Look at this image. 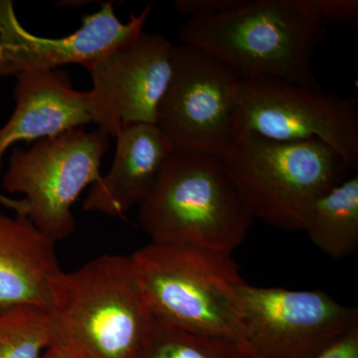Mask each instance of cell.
Here are the masks:
<instances>
[{"instance_id":"6da1fadb","label":"cell","mask_w":358,"mask_h":358,"mask_svg":"<svg viewBox=\"0 0 358 358\" xmlns=\"http://www.w3.org/2000/svg\"><path fill=\"white\" fill-rule=\"evenodd\" d=\"M51 346L72 358H138L152 331L131 256L96 257L51 284Z\"/></svg>"},{"instance_id":"7a4b0ae2","label":"cell","mask_w":358,"mask_h":358,"mask_svg":"<svg viewBox=\"0 0 358 358\" xmlns=\"http://www.w3.org/2000/svg\"><path fill=\"white\" fill-rule=\"evenodd\" d=\"M150 242L232 254L255 218L220 157L173 150L138 204Z\"/></svg>"},{"instance_id":"3957f363","label":"cell","mask_w":358,"mask_h":358,"mask_svg":"<svg viewBox=\"0 0 358 358\" xmlns=\"http://www.w3.org/2000/svg\"><path fill=\"white\" fill-rule=\"evenodd\" d=\"M181 43L208 54L243 78H275L322 90L313 71L327 28L301 14L296 0H247L228 13L192 17Z\"/></svg>"},{"instance_id":"277c9868","label":"cell","mask_w":358,"mask_h":358,"mask_svg":"<svg viewBox=\"0 0 358 358\" xmlns=\"http://www.w3.org/2000/svg\"><path fill=\"white\" fill-rule=\"evenodd\" d=\"M254 218L305 231L315 202L350 178V166L317 140L285 143L237 133L221 157Z\"/></svg>"},{"instance_id":"5b68a950","label":"cell","mask_w":358,"mask_h":358,"mask_svg":"<svg viewBox=\"0 0 358 358\" xmlns=\"http://www.w3.org/2000/svg\"><path fill=\"white\" fill-rule=\"evenodd\" d=\"M131 258L155 319L237 345L245 281L232 254L150 242Z\"/></svg>"},{"instance_id":"8992f818","label":"cell","mask_w":358,"mask_h":358,"mask_svg":"<svg viewBox=\"0 0 358 358\" xmlns=\"http://www.w3.org/2000/svg\"><path fill=\"white\" fill-rule=\"evenodd\" d=\"M110 138L99 129L78 128L36 141L28 150L13 148L4 189L24 195L27 217L54 241L66 239L76 229L73 205L85 188L102 178Z\"/></svg>"},{"instance_id":"52a82bcc","label":"cell","mask_w":358,"mask_h":358,"mask_svg":"<svg viewBox=\"0 0 358 358\" xmlns=\"http://www.w3.org/2000/svg\"><path fill=\"white\" fill-rule=\"evenodd\" d=\"M241 131L285 143L322 141L357 171L358 101L353 96L275 78H243L234 115V133Z\"/></svg>"},{"instance_id":"ba28073f","label":"cell","mask_w":358,"mask_h":358,"mask_svg":"<svg viewBox=\"0 0 358 358\" xmlns=\"http://www.w3.org/2000/svg\"><path fill=\"white\" fill-rule=\"evenodd\" d=\"M237 346L246 358H313L358 324L357 308L324 291L239 289Z\"/></svg>"},{"instance_id":"9c48e42d","label":"cell","mask_w":358,"mask_h":358,"mask_svg":"<svg viewBox=\"0 0 358 358\" xmlns=\"http://www.w3.org/2000/svg\"><path fill=\"white\" fill-rule=\"evenodd\" d=\"M242 79L208 54L176 45L173 77L157 121L174 150L223 157L234 138L235 106Z\"/></svg>"},{"instance_id":"30bf717a","label":"cell","mask_w":358,"mask_h":358,"mask_svg":"<svg viewBox=\"0 0 358 358\" xmlns=\"http://www.w3.org/2000/svg\"><path fill=\"white\" fill-rule=\"evenodd\" d=\"M176 44L143 31L90 67L93 124L114 136L127 124H157V110L173 77Z\"/></svg>"},{"instance_id":"8fae6325","label":"cell","mask_w":358,"mask_h":358,"mask_svg":"<svg viewBox=\"0 0 358 358\" xmlns=\"http://www.w3.org/2000/svg\"><path fill=\"white\" fill-rule=\"evenodd\" d=\"M152 7L148 4L124 23L115 15L114 3L105 2L95 13L84 17L77 31L60 38H47L32 34L21 25L13 1L0 0V78L57 70L70 64L89 70L98 59L140 36Z\"/></svg>"},{"instance_id":"7c38bea8","label":"cell","mask_w":358,"mask_h":358,"mask_svg":"<svg viewBox=\"0 0 358 358\" xmlns=\"http://www.w3.org/2000/svg\"><path fill=\"white\" fill-rule=\"evenodd\" d=\"M16 79L15 110L0 129V169L14 143L54 138L93 124L90 92L73 88L62 71L23 72Z\"/></svg>"},{"instance_id":"4fadbf2b","label":"cell","mask_w":358,"mask_h":358,"mask_svg":"<svg viewBox=\"0 0 358 358\" xmlns=\"http://www.w3.org/2000/svg\"><path fill=\"white\" fill-rule=\"evenodd\" d=\"M115 138L117 145L112 166L91 186L83 209L121 217L147 196L174 150L157 124H127L120 128Z\"/></svg>"},{"instance_id":"5bb4252c","label":"cell","mask_w":358,"mask_h":358,"mask_svg":"<svg viewBox=\"0 0 358 358\" xmlns=\"http://www.w3.org/2000/svg\"><path fill=\"white\" fill-rule=\"evenodd\" d=\"M56 242L22 214L0 213V310L31 306L47 312L61 272Z\"/></svg>"},{"instance_id":"9a60e30c","label":"cell","mask_w":358,"mask_h":358,"mask_svg":"<svg viewBox=\"0 0 358 358\" xmlns=\"http://www.w3.org/2000/svg\"><path fill=\"white\" fill-rule=\"evenodd\" d=\"M305 232L320 251L341 261L358 247V176L348 178L320 197Z\"/></svg>"},{"instance_id":"2e32d148","label":"cell","mask_w":358,"mask_h":358,"mask_svg":"<svg viewBox=\"0 0 358 358\" xmlns=\"http://www.w3.org/2000/svg\"><path fill=\"white\" fill-rule=\"evenodd\" d=\"M50 346L46 310L31 306L0 310V358H41Z\"/></svg>"},{"instance_id":"e0dca14e","label":"cell","mask_w":358,"mask_h":358,"mask_svg":"<svg viewBox=\"0 0 358 358\" xmlns=\"http://www.w3.org/2000/svg\"><path fill=\"white\" fill-rule=\"evenodd\" d=\"M138 358H246L235 343L176 329L155 319Z\"/></svg>"},{"instance_id":"ac0fdd59","label":"cell","mask_w":358,"mask_h":358,"mask_svg":"<svg viewBox=\"0 0 358 358\" xmlns=\"http://www.w3.org/2000/svg\"><path fill=\"white\" fill-rule=\"evenodd\" d=\"M301 14L313 24L357 26V0H296Z\"/></svg>"},{"instance_id":"d6986e66","label":"cell","mask_w":358,"mask_h":358,"mask_svg":"<svg viewBox=\"0 0 358 358\" xmlns=\"http://www.w3.org/2000/svg\"><path fill=\"white\" fill-rule=\"evenodd\" d=\"M247 0H178L176 10L192 17H207L228 13L246 3Z\"/></svg>"},{"instance_id":"ffe728a7","label":"cell","mask_w":358,"mask_h":358,"mask_svg":"<svg viewBox=\"0 0 358 358\" xmlns=\"http://www.w3.org/2000/svg\"><path fill=\"white\" fill-rule=\"evenodd\" d=\"M313 358H358V324Z\"/></svg>"},{"instance_id":"44dd1931","label":"cell","mask_w":358,"mask_h":358,"mask_svg":"<svg viewBox=\"0 0 358 358\" xmlns=\"http://www.w3.org/2000/svg\"><path fill=\"white\" fill-rule=\"evenodd\" d=\"M0 205L15 212V214H22V215L27 216L28 211H29V206L23 199H16L0 194Z\"/></svg>"},{"instance_id":"7402d4cb","label":"cell","mask_w":358,"mask_h":358,"mask_svg":"<svg viewBox=\"0 0 358 358\" xmlns=\"http://www.w3.org/2000/svg\"><path fill=\"white\" fill-rule=\"evenodd\" d=\"M41 358H72L68 353H66L64 350H60V348H55V346H50L44 355H42Z\"/></svg>"}]
</instances>
